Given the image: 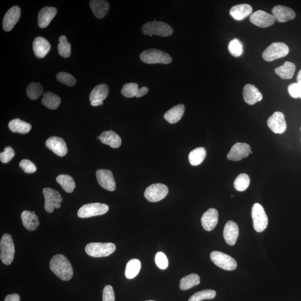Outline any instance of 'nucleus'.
I'll list each match as a JSON object with an SVG mask.
<instances>
[{"label": "nucleus", "instance_id": "obj_15", "mask_svg": "<svg viewBox=\"0 0 301 301\" xmlns=\"http://www.w3.org/2000/svg\"><path fill=\"white\" fill-rule=\"evenodd\" d=\"M96 176L98 184L103 188L110 192L116 189V182L111 171L100 169L97 171Z\"/></svg>", "mask_w": 301, "mask_h": 301}, {"label": "nucleus", "instance_id": "obj_6", "mask_svg": "<svg viewBox=\"0 0 301 301\" xmlns=\"http://www.w3.org/2000/svg\"><path fill=\"white\" fill-rule=\"evenodd\" d=\"M289 50L288 46L283 43H273L265 49L262 57L266 62L279 59L286 56Z\"/></svg>", "mask_w": 301, "mask_h": 301}, {"label": "nucleus", "instance_id": "obj_44", "mask_svg": "<svg viewBox=\"0 0 301 301\" xmlns=\"http://www.w3.org/2000/svg\"><path fill=\"white\" fill-rule=\"evenodd\" d=\"M156 265L159 269H165L169 266V261L166 255L162 252H158L155 256Z\"/></svg>", "mask_w": 301, "mask_h": 301}, {"label": "nucleus", "instance_id": "obj_35", "mask_svg": "<svg viewBox=\"0 0 301 301\" xmlns=\"http://www.w3.org/2000/svg\"><path fill=\"white\" fill-rule=\"evenodd\" d=\"M142 267V264L139 260L133 259L129 261L125 269V276L128 279H133L138 275Z\"/></svg>", "mask_w": 301, "mask_h": 301}, {"label": "nucleus", "instance_id": "obj_16", "mask_svg": "<svg viewBox=\"0 0 301 301\" xmlns=\"http://www.w3.org/2000/svg\"><path fill=\"white\" fill-rule=\"evenodd\" d=\"M21 17V9L18 6L11 7L7 11L3 20V28L6 32H10L18 21Z\"/></svg>", "mask_w": 301, "mask_h": 301}, {"label": "nucleus", "instance_id": "obj_33", "mask_svg": "<svg viewBox=\"0 0 301 301\" xmlns=\"http://www.w3.org/2000/svg\"><path fill=\"white\" fill-rule=\"evenodd\" d=\"M42 104L50 109H56L58 108L61 100L59 96L54 93L48 91L44 93L41 100Z\"/></svg>", "mask_w": 301, "mask_h": 301}, {"label": "nucleus", "instance_id": "obj_39", "mask_svg": "<svg viewBox=\"0 0 301 301\" xmlns=\"http://www.w3.org/2000/svg\"><path fill=\"white\" fill-rule=\"evenodd\" d=\"M250 178L246 174H241L236 178L234 182V188L238 192H244L249 187Z\"/></svg>", "mask_w": 301, "mask_h": 301}, {"label": "nucleus", "instance_id": "obj_8", "mask_svg": "<svg viewBox=\"0 0 301 301\" xmlns=\"http://www.w3.org/2000/svg\"><path fill=\"white\" fill-rule=\"evenodd\" d=\"M109 210L107 205L98 203L84 205L79 209L78 216L79 218H87L90 217L106 214Z\"/></svg>", "mask_w": 301, "mask_h": 301}, {"label": "nucleus", "instance_id": "obj_10", "mask_svg": "<svg viewBox=\"0 0 301 301\" xmlns=\"http://www.w3.org/2000/svg\"><path fill=\"white\" fill-rule=\"evenodd\" d=\"M211 258L216 266L224 270H233L237 267V263L234 258L220 251H212Z\"/></svg>", "mask_w": 301, "mask_h": 301}, {"label": "nucleus", "instance_id": "obj_32", "mask_svg": "<svg viewBox=\"0 0 301 301\" xmlns=\"http://www.w3.org/2000/svg\"><path fill=\"white\" fill-rule=\"evenodd\" d=\"M200 278L197 274L192 273L183 277L180 282V288L182 291L188 290L200 284Z\"/></svg>", "mask_w": 301, "mask_h": 301}, {"label": "nucleus", "instance_id": "obj_28", "mask_svg": "<svg viewBox=\"0 0 301 301\" xmlns=\"http://www.w3.org/2000/svg\"><path fill=\"white\" fill-rule=\"evenodd\" d=\"M185 109L184 105L181 104L175 106L165 113L164 119L171 124H177L184 115Z\"/></svg>", "mask_w": 301, "mask_h": 301}, {"label": "nucleus", "instance_id": "obj_4", "mask_svg": "<svg viewBox=\"0 0 301 301\" xmlns=\"http://www.w3.org/2000/svg\"><path fill=\"white\" fill-rule=\"evenodd\" d=\"M116 246L112 243H91L86 247V252L93 257L109 256L116 250Z\"/></svg>", "mask_w": 301, "mask_h": 301}, {"label": "nucleus", "instance_id": "obj_27", "mask_svg": "<svg viewBox=\"0 0 301 301\" xmlns=\"http://www.w3.org/2000/svg\"><path fill=\"white\" fill-rule=\"evenodd\" d=\"M252 7L248 4H240L231 7L230 14L235 20H242L252 13Z\"/></svg>", "mask_w": 301, "mask_h": 301}, {"label": "nucleus", "instance_id": "obj_11", "mask_svg": "<svg viewBox=\"0 0 301 301\" xmlns=\"http://www.w3.org/2000/svg\"><path fill=\"white\" fill-rule=\"evenodd\" d=\"M169 193L168 188L164 184H152L146 189L144 195L150 202H158L164 199Z\"/></svg>", "mask_w": 301, "mask_h": 301}, {"label": "nucleus", "instance_id": "obj_19", "mask_svg": "<svg viewBox=\"0 0 301 301\" xmlns=\"http://www.w3.org/2000/svg\"><path fill=\"white\" fill-rule=\"evenodd\" d=\"M218 212L215 209L211 208L205 212L201 217L202 226L205 230L211 231L214 230L218 223Z\"/></svg>", "mask_w": 301, "mask_h": 301}, {"label": "nucleus", "instance_id": "obj_47", "mask_svg": "<svg viewBox=\"0 0 301 301\" xmlns=\"http://www.w3.org/2000/svg\"><path fill=\"white\" fill-rule=\"evenodd\" d=\"M289 95L293 98L301 99V87L297 83L290 84L288 87Z\"/></svg>", "mask_w": 301, "mask_h": 301}, {"label": "nucleus", "instance_id": "obj_41", "mask_svg": "<svg viewBox=\"0 0 301 301\" xmlns=\"http://www.w3.org/2000/svg\"><path fill=\"white\" fill-rule=\"evenodd\" d=\"M139 89L137 83H130L125 84L121 90V93L127 98L137 97Z\"/></svg>", "mask_w": 301, "mask_h": 301}, {"label": "nucleus", "instance_id": "obj_31", "mask_svg": "<svg viewBox=\"0 0 301 301\" xmlns=\"http://www.w3.org/2000/svg\"><path fill=\"white\" fill-rule=\"evenodd\" d=\"M9 128L13 132L26 134L31 130L32 125L25 121L17 119L10 122Z\"/></svg>", "mask_w": 301, "mask_h": 301}, {"label": "nucleus", "instance_id": "obj_13", "mask_svg": "<svg viewBox=\"0 0 301 301\" xmlns=\"http://www.w3.org/2000/svg\"><path fill=\"white\" fill-rule=\"evenodd\" d=\"M250 21L258 27L265 28L269 27L275 22L273 15L263 10H258L250 15Z\"/></svg>", "mask_w": 301, "mask_h": 301}, {"label": "nucleus", "instance_id": "obj_53", "mask_svg": "<svg viewBox=\"0 0 301 301\" xmlns=\"http://www.w3.org/2000/svg\"><path fill=\"white\" fill-rule=\"evenodd\" d=\"M153 301V300H149V301Z\"/></svg>", "mask_w": 301, "mask_h": 301}, {"label": "nucleus", "instance_id": "obj_14", "mask_svg": "<svg viewBox=\"0 0 301 301\" xmlns=\"http://www.w3.org/2000/svg\"><path fill=\"white\" fill-rule=\"evenodd\" d=\"M268 126L270 130L277 134L283 133L287 128L286 122L283 113L274 112L267 121Z\"/></svg>", "mask_w": 301, "mask_h": 301}, {"label": "nucleus", "instance_id": "obj_40", "mask_svg": "<svg viewBox=\"0 0 301 301\" xmlns=\"http://www.w3.org/2000/svg\"><path fill=\"white\" fill-rule=\"evenodd\" d=\"M59 44L58 46V52L60 56L68 58L71 55V46L67 40L66 36L62 35L59 38Z\"/></svg>", "mask_w": 301, "mask_h": 301}, {"label": "nucleus", "instance_id": "obj_49", "mask_svg": "<svg viewBox=\"0 0 301 301\" xmlns=\"http://www.w3.org/2000/svg\"><path fill=\"white\" fill-rule=\"evenodd\" d=\"M4 301H20V297L17 293H14L7 295Z\"/></svg>", "mask_w": 301, "mask_h": 301}, {"label": "nucleus", "instance_id": "obj_54", "mask_svg": "<svg viewBox=\"0 0 301 301\" xmlns=\"http://www.w3.org/2000/svg\"><path fill=\"white\" fill-rule=\"evenodd\" d=\"M300 129H301V127Z\"/></svg>", "mask_w": 301, "mask_h": 301}, {"label": "nucleus", "instance_id": "obj_21", "mask_svg": "<svg viewBox=\"0 0 301 301\" xmlns=\"http://www.w3.org/2000/svg\"><path fill=\"white\" fill-rule=\"evenodd\" d=\"M239 232L238 225L233 221H229L226 223L224 229L223 236L228 245H235L238 237Z\"/></svg>", "mask_w": 301, "mask_h": 301}, {"label": "nucleus", "instance_id": "obj_50", "mask_svg": "<svg viewBox=\"0 0 301 301\" xmlns=\"http://www.w3.org/2000/svg\"><path fill=\"white\" fill-rule=\"evenodd\" d=\"M148 91V88L146 87H142V89H139L138 94H137V98H140L143 97L144 95H146Z\"/></svg>", "mask_w": 301, "mask_h": 301}, {"label": "nucleus", "instance_id": "obj_17", "mask_svg": "<svg viewBox=\"0 0 301 301\" xmlns=\"http://www.w3.org/2000/svg\"><path fill=\"white\" fill-rule=\"evenodd\" d=\"M46 146L60 157L66 156L68 152L67 144L64 140L58 137L53 136L45 143Z\"/></svg>", "mask_w": 301, "mask_h": 301}, {"label": "nucleus", "instance_id": "obj_36", "mask_svg": "<svg viewBox=\"0 0 301 301\" xmlns=\"http://www.w3.org/2000/svg\"><path fill=\"white\" fill-rule=\"evenodd\" d=\"M56 181L62 186L65 192L71 193L74 191L75 188V182L70 175H60L56 177Z\"/></svg>", "mask_w": 301, "mask_h": 301}, {"label": "nucleus", "instance_id": "obj_46", "mask_svg": "<svg viewBox=\"0 0 301 301\" xmlns=\"http://www.w3.org/2000/svg\"><path fill=\"white\" fill-rule=\"evenodd\" d=\"M15 156V152L13 148L11 147L5 148L4 151L0 154V160L2 163H7L13 159Z\"/></svg>", "mask_w": 301, "mask_h": 301}, {"label": "nucleus", "instance_id": "obj_3", "mask_svg": "<svg viewBox=\"0 0 301 301\" xmlns=\"http://www.w3.org/2000/svg\"><path fill=\"white\" fill-rule=\"evenodd\" d=\"M140 59L148 64H169L173 61L170 54L158 49H148L143 52L140 55Z\"/></svg>", "mask_w": 301, "mask_h": 301}, {"label": "nucleus", "instance_id": "obj_48", "mask_svg": "<svg viewBox=\"0 0 301 301\" xmlns=\"http://www.w3.org/2000/svg\"><path fill=\"white\" fill-rule=\"evenodd\" d=\"M103 301H115V295L111 285H107L103 291Z\"/></svg>", "mask_w": 301, "mask_h": 301}, {"label": "nucleus", "instance_id": "obj_37", "mask_svg": "<svg viewBox=\"0 0 301 301\" xmlns=\"http://www.w3.org/2000/svg\"><path fill=\"white\" fill-rule=\"evenodd\" d=\"M43 88L39 83H31L26 89L28 97L32 100H36L43 93Z\"/></svg>", "mask_w": 301, "mask_h": 301}, {"label": "nucleus", "instance_id": "obj_20", "mask_svg": "<svg viewBox=\"0 0 301 301\" xmlns=\"http://www.w3.org/2000/svg\"><path fill=\"white\" fill-rule=\"evenodd\" d=\"M244 100L248 105H254L262 101L263 96L256 86L248 84L243 89Z\"/></svg>", "mask_w": 301, "mask_h": 301}, {"label": "nucleus", "instance_id": "obj_5", "mask_svg": "<svg viewBox=\"0 0 301 301\" xmlns=\"http://www.w3.org/2000/svg\"><path fill=\"white\" fill-rule=\"evenodd\" d=\"M0 258L3 264L10 265L13 262L15 256V246L11 236L5 234L2 236L0 242Z\"/></svg>", "mask_w": 301, "mask_h": 301}, {"label": "nucleus", "instance_id": "obj_43", "mask_svg": "<svg viewBox=\"0 0 301 301\" xmlns=\"http://www.w3.org/2000/svg\"><path fill=\"white\" fill-rule=\"evenodd\" d=\"M56 79L63 85L70 87L74 86L77 82L73 75L66 73V72H60V73L57 74Z\"/></svg>", "mask_w": 301, "mask_h": 301}, {"label": "nucleus", "instance_id": "obj_29", "mask_svg": "<svg viewBox=\"0 0 301 301\" xmlns=\"http://www.w3.org/2000/svg\"><path fill=\"white\" fill-rule=\"evenodd\" d=\"M109 93V87L106 84H101L95 87L91 90L89 100L90 102L101 101H104L107 97Z\"/></svg>", "mask_w": 301, "mask_h": 301}, {"label": "nucleus", "instance_id": "obj_26", "mask_svg": "<svg viewBox=\"0 0 301 301\" xmlns=\"http://www.w3.org/2000/svg\"><path fill=\"white\" fill-rule=\"evenodd\" d=\"M21 220L26 230L34 231L39 226V221L35 213L25 211L22 212Z\"/></svg>", "mask_w": 301, "mask_h": 301}, {"label": "nucleus", "instance_id": "obj_1", "mask_svg": "<svg viewBox=\"0 0 301 301\" xmlns=\"http://www.w3.org/2000/svg\"><path fill=\"white\" fill-rule=\"evenodd\" d=\"M50 268L52 272L63 281H70L73 275V269L70 262L62 254H56L52 258Z\"/></svg>", "mask_w": 301, "mask_h": 301}, {"label": "nucleus", "instance_id": "obj_9", "mask_svg": "<svg viewBox=\"0 0 301 301\" xmlns=\"http://www.w3.org/2000/svg\"><path fill=\"white\" fill-rule=\"evenodd\" d=\"M43 194L45 199L44 208L46 212L52 213L54 209L61 207L63 198L56 190L51 188H44Z\"/></svg>", "mask_w": 301, "mask_h": 301}, {"label": "nucleus", "instance_id": "obj_18", "mask_svg": "<svg viewBox=\"0 0 301 301\" xmlns=\"http://www.w3.org/2000/svg\"><path fill=\"white\" fill-rule=\"evenodd\" d=\"M273 16L278 22H285L296 18V13L292 9L284 6H276L272 9Z\"/></svg>", "mask_w": 301, "mask_h": 301}, {"label": "nucleus", "instance_id": "obj_2", "mask_svg": "<svg viewBox=\"0 0 301 301\" xmlns=\"http://www.w3.org/2000/svg\"><path fill=\"white\" fill-rule=\"evenodd\" d=\"M142 31L144 35L150 36L158 35L168 37L173 35V29L169 24L161 21L148 22L142 26Z\"/></svg>", "mask_w": 301, "mask_h": 301}, {"label": "nucleus", "instance_id": "obj_34", "mask_svg": "<svg viewBox=\"0 0 301 301\" xmlns=\"http://www.w3.org/2000/svg\"><path fill=\"white\" fill-rule=\"evenodd\" d=\"M207 155V152L204 147H198L193 150L189 155V160L192 166H196L201 164Z\"/></svg>", "mask_w": 301, "mask_h": 301}, {"label": "nucleus", "instance_id": "obj_24", "mask_svg": "<svg viewBox=\"0 0 301 301\" xmlns=\"http://www.w3.org/2000/svg\"><path fill=\"white\" fill-rule=\"evenodd\" d=\"M89 3L91 10L97 18H104L108 14L109 4L107 1L104 0H92Z\"/></svg>", "mask_w": 301, "mask_h": 301}, {"label": "nucleus", "instance_id": "obj_52", "mask_svg": "<svg viewBox=\"0 0 301 301\" xmlns=\"http://www.w3.org/2000/svg\"><path fill=\"white\" fill-rule=\"evenodd\" d=\"M297 83L301 87V70L299 71L298 74H297Z\"/></svg>", "mask_w": 301, "mask_h": 301}, {"label": "nucleus", "instance_id": "obj_45", "mask_svg": "<svg viewBox=\"0 0 301 301\" xmlns=\"http://www.w3.org/2000/svg\"><path fill=\"white\" fill-rule=\"evenodd\" d=\"M19 166L21 168L25 171V173L28 174H32L35 173L36 171V167L34 163L29 159H22L19 163Z\"/></svg>", "mask_w": 301, "mask_h": 301}, {"label": "nucleus", "instance_id": "obj_7", "mask_svg": "<svg viewBox=\"0 0 301 301\" xmlns=\"http://www.w3.org/2000/svg\"><path fill=\"white\" fill-rule=\"evenodd\" d=\"M251 217H252L253 227L254 230L261 233L264 231L268 226V219L264 208L258 203L254 204L251 209Z\"/></svg>", "mask_w": 301, "mask_h": 301}, {"label": "nucleus", "instance_id": "obj_42", "mask_svg": "<svg viewBox=\"0 0 301 301\" xmlns=\"http://www.w3.org/2000/svg\"><path fill=\"white\" fill-rule=\"evenodd\" d=\"M228 49L230 54L235 57L241 56L243 52L242 44L237 39H234L230 42Z\"/></svg>", "mask_w": 301, "mask_h": 301}, {"label": "nucleus", "instance_id": "obj_30", "mask_svg": "<svg viewBox=\"0 0 301 301\" xmlns=\"http://www.w3.org/2000/svg\"><path fill=\"white\" fill-rule=\"evenodd\" d=\"M296 66L294 63L290 62H285L275 70L277 75L283 79H289L293 77L295 74Z\"/></svg>", "mask_w": 301, "mask_h": 301}, {"label": "nucleus", "instance_id": "obj_23", "mask_svg": "<svg viewBox=\"0 0 301 301\" xmlns=\"http://www.w3.org/2000/svg\"><path fill=\"white\" fill-rule=\"evenodd\" d=\"M51 49V44L43 37H37L33 41V51L37 58H44Z\"/></svg>", "mask_w": 301, "mask_h": 301}, {"label": "nucleus", "instance_id": "obj_12", "mask_svg": "<svg viewBox=\"0 0 301 301\" xmlns=\"http://www.w3.org/2000/svg\"><path fill=\"white\" fill-rule=\"evenodd\" d=\"M251 153L252 151H251V148L248 144L238 142L231 147L227 155V159L234 161H241L243 159L247 158Z\"/></svg>", "mask_w": 301, "mask_h": 301}, {"label": "nucleus", "instance_id": "obj_22", "mask_svg": "<svg viewBox=\"0 0 301 301\" xmlns=\"http://www.w3.org/2000/svg\"><path fill=\"white\" fill-rule=\"evenodd\" d=\"M56 14L57 10L55 7H45L42 9L38 14V25L39 27L42 29L47 28Z\"/></svg>", "mask_w": 301, "mask_h": 301}, {"label": "nucleus", "instance_id": "obj_51", "mask_svg": "<svg viewBox=\"0 0 301 301\" xmlns=\"http://www.w3.org/2000/svg\"><path fill=\"white\" fill-rule=\"evenodd\" d=\"M102 105H103V101H96L91 102V105L93 106H101Z\"/></svg>", "mask_w": 301, "mask_h": 301}, {"label": "nucleus", "instance_id": "obj_25", "mask_svg": "<svg viewBox=\"0 0 301 301\" xmlns=\"http://www.w3.org/2000/svg\"><path fill=\"white\" fill-rule=\"evenodd\" d=\"M101 142L114 148L121 146L122 140L119 135L112 131H105L100 136Z\"/></svg>", "mask_w": 301, "mask_h": 301}, {"label": "nucleus", "instance_id": "obj_38", "mask_svg": "<svg viewBox=\"0 0 301 301\" xmlns=\"http://www.w3.org/2000/svg\"><path fill=\"white\" fill-rule=\"evenodd\" d=\"M216 292L212 289H204L194 293L190 297L188 301H202L204 300H212L216 296Z\"/></svg>", "mask_w": 301, "mask_h": 301}]
</instances>
